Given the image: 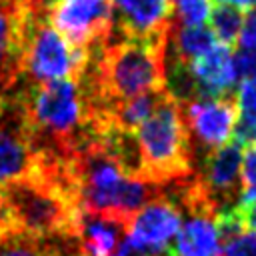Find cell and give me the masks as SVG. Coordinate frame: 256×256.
I'll return each instance as SVG.
<instances>
[{
	"instance_id": "6da1fadb",
	"label": "cell",
	"mask_w": 256,
	"mask_h": 256,
	"mask_svg": "<svg viewBox=\"0 0 256 256\" xmlns=\"http://www.w3.org/2000/svg\"><path fill=\"white\" fill-rule=\"evenodd\" d=\"M0 196L8 232L30 238L74 232L80 208L56 178L32 174L0 184Z\"/></svg>"
},
{
	"instance_id": "7a4b0ae2",
	"label": "cell",
	"mask_w": 256,
	"mask_h": 256,
	"mask_svg": "<svg viewBox=\"0 0 256 256\" xmlns=\"http://www.w3.org/2000/svg\"><path fill=\"white\" fill-rule=\"evenodd\" d=\"M134 138L142 158L144 180L162 188L194 174L192 144L182 120V110L168 94L136 128Z\"/></svg>"
},
{
	"instance_id": "3957f363",
	"label": "cell",
	"mask_w": 256,
	"mask_h": 256,
	"mask_svg": "<svg viewBox=\"0 0 256 256\" xmlns=\"http://www.w3.org/2000/svg\"><path fill=\"white\" fill-rule=\"evenodd\" d=\"M44 0H24L22 4V82L46 84L54 80H76L86 64V50L74 48L48 18Z\"/></svg>"
},
{
	"instance_id": "277c9868",
	"label": "cell",
	"mask_w": 256,
	"mask_h": 256,
	"mask_svg": "<svg viewBox=\"0 0 256 256\" xmlns=\"http://www.w3.org/2000/svg\"><path fill=\"white\" fill-rule=\"evenodd\" d=\"M38 168L22 84L0 92V184L28 178Z\"/></svg>"
},
{
	"instance_id": "5b68a950",
	"label": "cell",
	"mask_w": 256,
	"mask_h": 256,
	"mask_svg": "<svg viewBox=\"0 0 256 256\" xmlns=\"http://www.w3.org/2000/svg\"><path fill=\"white\" fill-rule=\"evenodd\" d=\"M48 18L74 48L86 50L112 36L116 16L112 0H58L48 8Z\"/></svg>"
},
{
	"instance_id": "8992f818",
	"label": "cell",
	"mask_w": 256,
	"mask_h": 256,
	"mask_svg": "<svg viewBox=\"0 0 256 256\" xmlns=\"http://www.w3.org/2000/svg\"><path fill=\"white\" fill-rule=\"evenodd\" d=\"M182 120L188 130L190 140L194 138L192 146L216 150L224 146L232 134L238 120L236 100L232 96H218V98H198L186 104H180Z\"/></svg>"
},
{
	"instance_id": "52a82bcc",
	"label": "cell",
	"mask_w": 256,
	"mask_h": 256,
	"mask_svg": "<svg viewBox=\"0 0 256 256\" xmlns=\"http://www.w3.org/2000/svg\"><path fill=\"white\" fill-rule=\"evenodd\" d=\"M242 146L234 140L204 154L202 172L198 174V178L216 204L218 212L236 206L242 196Z\"/></svg>"
},
{
	"instance_id": "ba28073f",
	"label": "cell",
	"mask_w": 256,
	"mask_h": 256,
	"mask_svg": "<svg viewBox=\"0 0 256 256\" xmlns=\"http://www.w3.org/2000/svg\"><path fill=\"white\" fill-rule=\"evenodd\" d=\"M114 30L126 38L164 40L174 22L170 0H112Z\"/></svg>"
},
{
	"instance_id": "9c48e42d",
	"label": "cell",
	"mask_w": 256,
	"mask_h": 256,
	"mask_svg": "<svg viewBox=\"0 0 256 256\" xmlns=\"http://www.w3.org/2000/svg\"><path fill=\"white\" fill-rule=\"evenodd\" d=\"M182 222L178 208L164 196L144 204L128 224V238L152 250H166Z\"/></svg>"
},
{
	"instance_id": "30bf717a",
	"label": "cell",
	"mask_w": 256,
	"mask_h": 256,
	"mask_svg": "<svg viewBox=\"0 0 256 256\" xmlns=\"http://www.w3.org/2000/svg\"><path fill=\"white\" fill-rule=\"evenodd\" d=\"M22 2L0 0V92H10L22 82Z\"/></svg>"
},
{
	"instance_id": "8fae6325",
	"label": "cell",
	"mask_w": 256,
	"mask_h": 256,
	"mask_svg": "<svg viewBox=\"0 0 256 256\" xmlns=\"http://www.w3.org/2000/svg\"><path fill=\"white\" fill-rule=\"evenodd\" d=\"M188 66L198 88V98L228 96L236 82L232 52L224 44H216L210 52L192 60Z\"/></svg>"
},
{
	"instance_id": "7c38bea8",
	"label": "cell",
	"mask_w": 256,
	"mask_h": 256,
	"mask_svg": "<svg viewBox=\"0 0 256 256\" xmlns=\"http://www.w3.org/2000/svg\"><path fill=\"white\" fill-rule=\"evenodd\" d=\"M126 228V224L114 218L80 210L76 216L74 234L82 244L84 256H112Z\"/></svg>"
},
{
	"instance_id": "4fadbf2b",
	"label": "cell",
	"mask_w": 256,
	"mask_h": 256,
	"mask_svg": "<svg viewBox=\"0 0 256 256\" xmlns=\"http://www.w3.org/2000/svg\"><path fill=\"white\" fill-rule=\"evenodd\" d=\"M220 250V238L216 230V216L206 212H192L180 222L176 232L172 256H216Z\"/></svg>"
},
{
	"instance_id": "5bb4252c",
	"label": "cell",
	"mask_w": 256,
	"mask_h": 256,
	"mask_svg": "<svg viewBox=\"0 0 256 256\" xmlns=\"http://www.w3.org/2000/svg\"><path fill=\"white\" fill-rule=\"evenodd\" d=\"M214 46H216V38L208 26L204 24L182 26V24L172 22L168 36H166V44H164V56L190 64L192 60L210 52Z\"/></svg>"
},
{
	"instance_id": "9a60e30c",
	"label": "cell",
	"mask_w": 256,
	"mask_h": 256,
	"mask_svg": "<svg viewBox=\"0 0 256 256\" xmlns=\"http://www.w3.org/2000/svg\"><path fill=\"white\" fill-rule=\"evenodd\" d=\"M164 96H166V90H154V92H146V94L122 100L110 108L108 124L124 132H136V128L156 110V106L162 102Z\"/></svg>"
},
{
	"instance_id": "2e32d148",
	"label": "cell",
	"mask_w": 256,
	"mask_h": 256,
	"mask_svg": "<svg viewBox=\"0 0 256 256\" xmlns=\"http://www.w3.org/2000/svg\"><path fill=\"white\" fill-rule=\"evenodd\" d=\"M238 120L234 126V142L240 146L252 144L256 140V84H240L236 94Z\"/></svg>"
},
{
	"instance_id": "e0dca14e",
	"label": "cell",
	"mask_w": 256,
	"mask_h": 256,
	"mask_svg": "<svg viewBox=\"0 0 256 256\" xmlns=\"http://www.w3.org/2000/svg\"><path fill=\"white\" fill-rule=\"evenodd\" d=\"M208 18H210V30H212L214 38L220 40V44L230 46V44L238 42L242 22H244L242 10L228 6V4H216V6H212Z\"/></svg>"
},
{
	"instance_id": "ac0fdd59",
	"label": "cell",
	"mask_w": 256,
	"mask_h": 256,
	"mask_svg": "<svg viewBox=\"0 0 256 256\" xmlns=\"http://www.w3.org/2000/svg\"><path fill=\"white\" fill-rule=\"evenodd\" d=\"M172 18L182 26L204 24L212 10V0H170Z\"/></svg>"
},
{
	"instance_id": "d6986e66",
	"label": "cell",
	"mask_w": 256,
	"mask_h": 256,
	"mask_svg": "<svg viewBox=\"0 0 256 256\" xmlns=\"http://www.w3.org/2000/svg\"><path fill=\"white\" fill-rule=\"evenodd\" d=\"M0 256H40L36 238L6 232L0 236Z\"/></svg>"
},
{
	"instance_id": "ffe728a7",
	"label": "cell",
	"mask_w": 256,
	"mask_h": 256,
	"mask_svg": "<svg viewBox=\"0 0 256 256\" xmlns=\"http://www.w3.org/2000/svg\"><path fill=\"white\" fill-rule=\"evenodd\" d=\"M232 62L236 80H242V84H256V50H240L232 56Z\"/></svg>"
},
{
	"instance_id": "44dd1931",
	"label": "cell",
	"mask_w": 256,
	"mask_h": 256,
	"mask_svg": "<svg viewBox=\"0 0 256 256\" xmlns=\"http://www.w3.org/2000/svg\"><path fill=\"white\" fill-rule=\"evenodd\" d=\"M222 256H256V232L244 230L224 244Z\"/></svg>"
},
{
	"instance_id": "7402d4cb",
	"label": "cell",
	"mask_w": 256,
	"mask_h": 256,
	"mask_svg": "<svg viewBox=\"0 0 256 256\" xmlns=\"http://www.w3.org/2000/svg\"><path fill=\"white\" fill-rule=\"evenodd\" d=\"M242 192H256V150L250 148L242 154V168H240Z\"/></svg>"
},
{
	"instance_id": "603a6c76",
	"label": "cell",
	"mask_w": 256,
	"mask_h": 256,
	"mask_svg": "<svg viewBox=\"0 0 256 256\" xmlns=\"http://www.w3.org/2000/svg\"><path fill=\"white\" fill-rule=\"evenodd\" d=\"M236 208L240 212L244 228H250L252 232H256V192H242Z\"/></svg>"
},
{
	"instance_id": "cb8c5ba5",
	"label": "cell",
	"mask_w": 256,
	"mask_h": 256,
	"mask_svg": "<svg viewBox=\"0 0 256 256\" xmlns=\"http://www.w3.org/2000/svg\"><path fill=\"white\" fill-rule=\"evenodd\" d=\"M238 44L242 50H256V6L248 10V14L242 22Z\"/></svg>"
},
{
	"instance_id": "d4e9b609",
	"label": "cell",
	"mask_w": 256,
	"mask_h": 256,
	"mask_svg": "<svg viewBox=\"0 0 256 256\" xmlns=\"http://www.w3.org/2000/svg\"><path fill=\"white\" fill-rule=\"evenodd\" d=\"M218 4H228V6H234L238 10H250L256 6V0H218Z\"/></svg>"
},
{
	"instance_id": "484cf974",
	"label": "cell",
	"mask_w": 256,
	"mask_h": 256,
	"mask_svg": "<svg viewBox=\"0 0 256 256\" xmlns=\"http://www.w3.org/2000/svg\"><path fill=\"white\" fill-rule=\"evenodd\" d=\"M6 222H4V212H2V196H0V236L6 234Z\"/></svg>"
},
{
	"instance_id": "4316f807",
	"label": "cell",
	"mask_w": 256,
	"mask_h": 256,
	"mask_svg": "<svg viewBox=\"0 0 256 256\" xmlns=\"http://www.w3.org/2000/svg\"><path fill=\"white\" fill-rule=\"evenodd\" d=\"M44 2H46L48 6H52V4H54V2H58V0H44Z\"/></svg>"
},
{
	"instance_id": "83f0119b",
	"label": "cell",
	"mask_w": 256,
	"mask_h": 256,
	"mask_svg": "<svg viewBox=\"0 0 256 256\" xmlns=\"http://www.w3.org/2000/svg\"><path fill=\"white\" fill-rule=\"evenodd\" d=\"M252 148H254V150H256V140H254V142H252Z\"/></svg>"
},
{
	"instance_id": "f1b7e54d",
	"label": "cell",
	"mask_w": 256,
	"mask_h": 256,
	"mask_svg": "<svg viewBox=\"0 0 256 256\" xmlns=\"http://www.w3.org/2000/svg\"><path fill=\"white\" fill-rule=\"evenodd\" d=\"M168 256H172V254H168Z\"/></svg>"
}]
</instances>
